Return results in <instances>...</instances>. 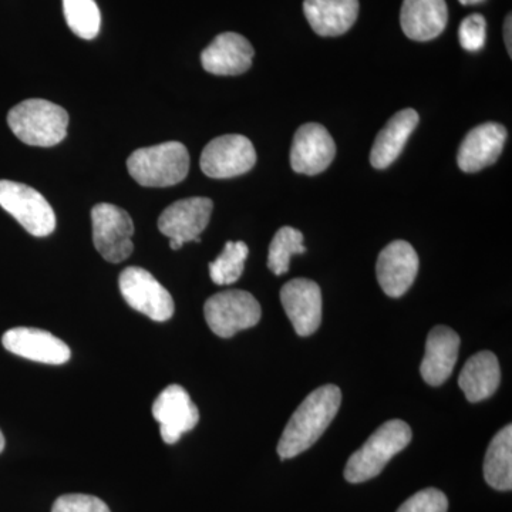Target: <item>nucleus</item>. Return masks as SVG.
Instances as JSON below:
<instances>
[{"instance_id":"nucleus-29","label":"nucleus","mask_w":512,"mask_h":512,"mask_svg":"<svg viewBox=\"0 0 512 512\" xmlns=\"http://www.w3.org/2000/svg\"><path fill=\"white\" fill-rule=\"evenodd\" d=\"M52 512H111L100 498L87 494H66L57 498Z\"/></svg>"},{"instance_id":"nucleus-18","label":"nucleus","mask_w":512,"mask_h":512,"mask_svg":"<svg viewBox=\"0 0 512 512\" xmlns=\"http://www.w3.org/2000/svg\"><path fill=\"white\" fill-rule=\"evenodd\" d=\"M460 349V336L447 326L431 329L426 340V353L420 373L430 386H441L453 373Z\"/></svg>"},{"instance_id":"nucleus-32","label":"nucleus","mask_w":512,"mask_h":512,"mask_svg":"<svg viewBox=\"0 0 512 512\" xmlns=\"http://www.w3.org/2000/svg\"><path fill=\"white\" fill-rule=\"evenodd\" d=\"M5 436H3L2 430H0V453H2L3 450H5Z\"/></svg>"},{"instance_id":"nucleus-25","label":"nucleus","mask_w":512,"mask_h":512,"mask_svg":"<svg viewBox=\"0 0 512 512\" xmlns=\"http://www.w3.org/2000/svg\"><path fill=\"white\" fill-rule=\"evenodd\" d=\"M63 12L74 35L84 40L99 35L101 15L96 0H63Z\"/></svg>"},{"instance_id":"nucleus-27","label":"nucleus","mask_w":512,"mask_h":512,"mask_svg":"<svg viewBox=\"0 0 512 512\" xmlns=\"http://www.w3.org/2000/svg\"><path fill=\"white\" fill-rule=\"evenodd\" d=\"M487 37V22L480 13H473L461 22L458 30L460 45L467 52H478L485 45Z\"/></svg>"},{"instance_id":"nucleus-16","label":"nucleus","mask_w":512,"mask_h":512,"mask_svg":"<svg viewBox=\"0 0 512 512\" xmlns=\"http://www.w3.org/2000/svg\"><path fill=\"white\" fill-rule=\"evenodd\" d=\"M255 50L247 37L225 32L215 37L201 53L205 72L215 76H239L251 69Z\"/></svg>"},{"instance_id":"nucleus-28","label":"nucleus","mask_w":512,"mask_h":512,"mask_svg":"<svg viewBox=\"0 0 512 512\" xmlns=\"http://www.w3.org/2000/svg\"><path fill=\"white\" fill-rule=\"evenodd\" d=\"M446 494L436 488H426L404 501L397 512H447Z\"/></svg>"},{"instance_id":"nucleus-7","label":"nucleus","mask_w":512,"mask_h":512,"mask_svg":"<svg viewBox=\"0 0 512 512\" xmlns=\"http://www.w3.org/2000/svg\"><path fill=\"white\" fill-rule=\"evenodd\" d=\"M93 242L99 254L111 264H120L133 254L134 222L123 208L107 202L92 210Z\"/></svg>"},{"instance_id":"nucleus-14","label":"nucleus","mask_w":512,"mask_h":512,"mask_svg":"<svg viewBox=\"0 0 512 512\" xmlns=\"http://www.w3.org/2000/svg\"><path fill=\"white\" fill-rule=\"evenodd\" d=\"M281 302L299 336H311L322 322V291L316 282L298 278L281 289Z\"/></svg>"},{"instance_id":"nucleus-3","label":"nucleus","mask_w":512,"mask_h":512,"mask_svg":"<svg viewBox=\"0 0 512 512\" xmlns=\"http://www.w3.org/2000/svg\"><path fill=\"white\" fill-rule=\"evenodd\" d=\"M412 437V429L403 420L386 421L349 458L345 468L346 480L359 484L379 476L386 464L409 446Z\"/></svg>"},{"instance_id":"nucleus-26","label":"nucleus","mask_w":512,"mask_h":512,"mask_svg":"<svg viewBox=\"0 0 512 512\" xmlns=\"http://www.w3.org/2000/svg\"><path fill=\"white\" fill-rule=\"evenodd\" d=\"M305 252L302 232L296 228L282 227L269 245L268 268L275 275H284L289 271L292 256Z\"/></svg>"},{"instance_id":"nucleus-10","label":"nucleus","mask_w":512,"mask_h":512,"mask_svg":"<svg viewBox=\"0 0 512 512\" xmlns=\"http://www.w3.org/2000/svg\"><path fill=\"white\" fill-rule=\"evenodd\" d=\"M256 164V151L251 140L241 134H225L214 138L201 154L202 173L225 180L251 171Z\"/></svg>"},{"instance_id":"nucleus-31","label":"nucleus","mask_w":512,"mask_h":512,"mask_svg":"<svg viewBox=\"0 0 512 512\" xmlns=\"http://www.w3.org/2000/svg\"><path fill=\"white\" fill-rule=\"evenodd\" d=\"M461 5L470 6V5H478V3L483 2V0H458Z\"/></svg>"},{"instance_id":"nucleus-11","label":"nucleus","mask_w":512,"mask_h":512,"mask_svg":"<svg viewBox=\"0 0 512 512\" xmlns=\"http://www.w3.org/2000/svg\"><path fill=\"white\" fill-rule=\"evenodd\" d=\"M153 416L160 424L161 439L175 444L200 421L198 407L180 384H170L158 394L153 404Z\"/></svg>"},{"instance_id":"nucleus-24","label":"nucleus","mask_w":512,"mask_h":512,"mask_svg":"<svg viewBox=\"0 0 512 512\" xmlns=\"http://www.w3.org/2000/svg\"><path fill=\"white\" fill-rule=\"evenodd\" d=\"M249 254L248 245L242 241H228L220 256L210 264L211 281L215 285L235 284L244 272Z\"/></svg>"},{"instance_id":"nucleus-13","label":"nucleus","mask_w":512,"mask_h":512,"mask_svg":"<svg viewBox=\"0 0 512 512\" xmlns=\"http://www.w3.org/2000/svg\"><path fill=\"white\" fill-rule=\"evenodd\" d=\"M419 272V255L406 241H393L377 258L376 275L380 288L390 298H400L412 288Z\"/></svg>"},{"instance_id":"nucleus-15","label":"nucleus","mask_w":512,"mask_h":512,"mask_svg":"<svg viewBox=\"0 0 512 512\" xmlns=\"http://www.w3.org/2000/svg\"><path fill=\"white\" fill-rule=\"evenodd\" d=\"M3 348L13 355L45 365H64L72 352L62 339L42 329L13 328L3 335Z\"/></svg>"},{"instance_id":"nucleus-20","label":"nucleus","mask_w":512,"mask_h":512,"mask_svg":"<svg viewBox=\"0 0 512 512\" xmlns=\"http://www.w3.org/2000/svg\"><path fill=\"white\" fill-rule=\"evenodd\" d=\"M303 12L319 36H342L355 25L359 0H305Z\"/></svg>"},{"instance_id":"nucleus-12","label":"nucleus","mask_w":512,"mask_h":512,"mask_svg":"<svg viewBox=\"0 0 512 512\" xmlns=\"http://www.w3.org/2000/svg\"><path fill=\"white\" fill-rule=\"evenodd\" d=\"M335 156V141L322 124L306 123L298 128L291 147V167L295 173H323L328 170Z\"/></svg>"},{"instance_id":"nucleus-21","label":"nucleus","mask_w":512,"mask_h":512,"mask_svg":"<svg viewBox=\"0 0 512 512\" xmlns=\"http://www.w3.org/2000/svg\"><path fill=\"white\" fill-rule=\"evenodd\" d=\"M419 121V113L413 109H404L394 114L383 130L377 134L372 153H370V164L377 170H384L392 165L402 154L407 140L416 130Z\"/></svg>"},{"instance_id":"nucleus-4","label":"nucleus","mask_w":512,"mask_h":512,"mask_svg":"<svg viewBox=\"0 0 512 512\" xmlns=\"http://www.w3.org/2000/svg\"><path fill=\"white\" fill-rule=\"evenodd\" d=\"M128 173L143 187H171L180 184L190 171V154L178 141L140 148L127 160Z\"/></svg>"},{"instance_id":"nucleus-6","label":"nucleus","mask_w":512,"mask_h":512,"mask_svg":"<svg viewBox=\"0 0 512 512\" xmlns=\"http://www.w3.org/2000/svg\"><path fill=\"white\" fill-rule=\"evenodd\" d=\"M205 320L215 335L228 339L241 330L254 328L261 320V305L245 291H225L212 295L204 306Z\"/></svg>"},{"instance_id":"nucleus-30","label":"nucleus","mask_w":512,"mask_h":512,"mask_svg":"<svg viewBox=\"0 0 512 512\" xmlns=\"http://www.w3.org/2000/svg\"><path fill=\"white\" fill-rule=\"evenodd\" d=\"M511 15H508L507 18H505L504 22V42L505 46H507L508 55H512V47H511Z\"/></svg>"},{"instance_id":"nucleus-22","label":"nucleus","mask_w":512,"mask_h":512,"mask_svg":"<svg viewBox=\"0 0 512 512\" xmlns=\"http://www.w3.org/2000/svg\"><path fill=\"white\" fill-rule=\"evenodd\" d=\"M501 370L497 356L484 350L470 357L458 377L460 389L470 403L483 402L500 386Z\"/></svg>"},{"instance_id":"nucleus-9","label":"nucleus","mask_w":512,"mask_h":512,"mask_svg":"<svg viewBox=\"0 0 512 512\" xmlns=\"http://www.w3.org/2000/svg\"><path fill=\"white\" fill-rule=\"evenodd\" d=\"M214 202L210 198H185L165 208L158 229L170 238V248L178 251L187 242H201L200 235L211 220Z\"/></svg>"},{"instance_id":"nucleus-2","label":"nucleus","mask_w":512,"mask_h":512,"mask_svg":"<svg viewBox=\"0 0 512 512\" xmlns=\"http://www.w3.org/2000/svg\"><path fill=\"white\" fill-rule=\"evenodd\" d=\"M8 124L28 146L53 147L67 136L69 114L52 101L29 99L9 111Z\"/></svg>"},{"instance_id":"nucleus-19","label":"nucleus","mask_w":512,"mask_h":512,"mask_svg":"<svg viewBox=\"0 0 512 512\" xmlns=\"http://www.w3.org/2000/svg\"><path fill=\"white\" fill-rule=\"evenodd\" d=\"M446 0H403L400 25L404 35L416 42L436 39L446 29Z\"/></svg>"},{"instance_id":"nucleus-23","label":"nucleus","mask_w":512,"mask_h":512,"mask_svg":"<svg viewBox=\"0 0 512 512\" xmlns=\"http://www.w3.org/2000/svg\"><path fill=\"white\" fill-rule=\"evenodd\" d=\"M484 478L498 491L512 488V426L508 424L495 434L484 460Z\"/></svg>"},{"instance_id":"nucleus-17","label":"nucleus","mask_w":512,"mask_h":512,"mask_svg":"<svg viewBox=\"0 0 512 512\" xmlns=\"http://www.w3.org/2000/svg\"><path fill=\"white\" fill-rule=\"evenodd\" d=\"M507 130L498 123H484L470 131L460 144L457 164L464 173L473 174L497 163L503 153Z\"/></svg>"},{"instance_id":"nucleus-5","label":"nucleus","mask_w":512,"mask_h":512,"mask_svg":"<svg viewBox=\"0 0 512 512\" xmlns=\"http://www.w3.org/2000/svg\"><path fill=\"white\" fill-rule=\"evenodd\" d=\"M0 207L33 237H47L55 231L56 214L52 205L29 185L0 180Z\"/></svg>"},{"instance_id":"nucleus-1","label":"nucleus","mask_w":512,"mask_h":512,"mask_svg":"<svg viewBox=\"0 0 512 512\" xmlns=\"http://www.w3.org/2000/svg\"><path fill=\"white\" fill-rule=\"evenodd\" d=\"M342 404V392L335 384L313 390L292 414L278 443L281 460H288L311 448L328 429Z\"/></svg>"},{"instance_id":"nucleus-8","label":"nucleus","mask_w":512,"mask_h":512,"mask_svg":"<svg viewBox=\"0 0 512 512\" xmlns=\"http://www.w3.org/2000/svg\"><path fill=\"white\" fill-rule=\"evenodd\" d=\"M121 296L134 311L156 322H167L174 315L173 296L146 269L130 266L120 274Z\"/></svg>"}]
</instances>
